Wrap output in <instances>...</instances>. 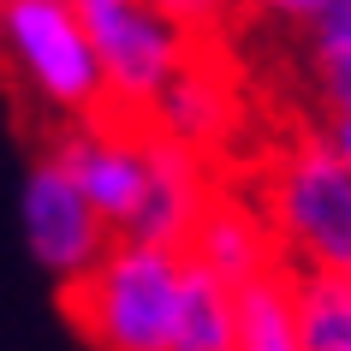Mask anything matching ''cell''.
Here are the masks:
<instances>
[{
  "label": "cell",
  "mask_w": 351,
  "mask_h": 351,
  "mask_svg": "<svg viewBox=\"0 0 351 351\" xmlns=\"http://www.w3.org/2000/svg\"><path fill=\"white\" fill-rule=\"evenodd\" d=\"M0 72L12 77V90L42 108L60 125L108 113V84L101 60L72 12V0H6L0 12Z\"/></svg>",
  "instance_id": "cell-2"
},
{
  "label": "cell",
  "mask_w": 351,
  "mask_h": 351,
  "mask_svg": "<svg viewBox=\"0 0 351 351\" xmlns=\"http://www.w3.org/2000/svg\"><path fill=\"white\" fill-rule=\"evenodd\" d=\"M328 0H239L244 19H268V24H292V30H304V24L322 12Z\"/></svg>",
  "instance_id": "cell-15"
},
{
  "label": "cell",
  "mask_w": 351,
  "mask_h": 351,
  "mask_svg": "<svg viewBox=\"0 0 351 351\" xmlns=\"http://www.w3.org/2000/svg\"><path fill=\"white\" fill-rule=\"evenodd\" d=\"M322 137H328V149L339 155V167L351 173V108H339V113H328V125H322Z\"/></svg>",
  "instance_id": "cell-16"
},
{
  "label": "cell",
  "mask_w": 351,
  "mask_h": 351,
  "mask_svg": "<svg viewBox=\"0 0 351 351\" xmlns=\"http://www.w3.org/2000/svg\"><path fill=\"white\" fill-rule=\"evenodd\" d=\"M304 66L328 113L351 108V0H328L304 24Z\"/></svg>",
  "instance_id": "cell-12"
},
{
  "label": "cell",
  "mask_w": 351,
  "mask_h": 351,
  "mask_svg": "<svg viewBox=\"0 0 351 351\" xmlns=\"http://www.w3.org/2000/svg\"><path fill=\"white\" fill-rule=\"evenodd\" d=\"M185 256L197 262V268H208L215 280H226L232 292L286 268L268 215L256 208V197H239V191H221V197L208 203V215H203V226H197V239H191Z\"/></svg>",
  "instance_id": "cell-9"
},
{
  "label": "cell",
  "mask_w": 351,
  "mask_h": 351,
  "mask_svg": "<svg viewBox=\"0 0 351 351\" xmlns=\"http://www.w3.org/2000/svg\"><path fill=\"white\" fill-rule=\"evenodd\" d=\"M0 12H6V0H0Z\"/></svg>",
  "instance_id": "cell-17"
},
{
  "label": "cell",
  "mask_w": 351,
  "mask_h": 351,
  "mask_svg": "<svg viewBox=\"0 0 351 351\" xmlns=\"http://www.w3.org/2000/svg\"><path fill=\"white\" fill-rule=\"evenodd\" d=\"M173 30H185L197 48H215L226 36V24L239 19V0H149Z\"/></svg>",
  "instance_id": "cell-14"
},
{
  "label": "cell",
  "mask_w": 351,
  "mask_h": 351,
  "mask_svg": "<svg viewBox=\"0 0 351 351\" xmlns=\"http://www.w3.org/2000/svg\"><path fill=\"white\" fill-rule=\"evenodd\" d=\"M72 12L84 19V30L95 42L108 113H125V119H143L155 108V95L197 54V42L185 30H173L149 0H72Z\"/></svg>",
  "instance_id": "cell-4"
},
{
  "label": "cell",
  "mask_w": 351,
  "mask_h": 351,
  "mask_svg": "<svg viewBox=\"0 0 351 351\" xmlns=\"http://www.w3.org/2000/svg\"><path fill=\"white\" fill-rule=\"evenodd\" d=\"M232 315H239V292L185 256V292H179L173 351H232Z\"/></svg>",
  "instance_id": "cell-11"
},
{
  "label": "cell",
  "mask_w": 351,
  "mask_h": 351,
  "mask_svg": "<svg viewBox=\"0 0 351 351\" xmlns=\"http://www.w3.org/2000/svg\"><path fill=\"white\" fill-rule=\"evenodd\" d=\"M215 197H221L215 167L185 155V149H173V143H161L149 131V179H143V197H137L119 239L161 244V250H191V239H197V226H203Z\"/></svg>",
  "instance_id": "cell-8"
},
{
  "label": "cell",
  "mask_w": 351,
  "mask_h": 351,
  "mask_svg": "<svg viewBox=\"0 0 351 351\" xmlns=\"http://www.w3.org/2000/svg\"><path fill=\"white\" fill-rule=\"evenodd\" d=\"M304 351H351V280L346 274H292Z\"/></svg>",
  "instance_id": "cell-13"
},
{
  "label": "cell",
  "mask_w": 351,
  "mask_h": 351,
  "mask_svg": "<svg viewBox=\"0 0 351 351\" xmlns=\"http://www.w3.org/2000/svg\"><path fill=\"white\" fill-rule=\"evenodd\" d=\"M179 292H185V250L119 239L101 268L66 292V310L95 351H173Z\"/></svg>",
  "instance_id": "cell-3"
},
{
  "label": "cell",
  "mask_w": 351,
  "mask_h": 351,
  "mask_svg": "<svg viewBox=\"0 0 351 351\" xmlns=\"http://www.w3.org/2000/svg\"><path fill=\"white\" fill-rule=\"evenodd\" d=\"M256 208L274 226V244L292 274L351 280V173L322 131L280 143L262 167Z\"/></svg>",
  "instance_id": "cell-1"
},
{
  "label": "cell",
  "mask_w": 351,
  "mask_h": 351,
  "mask_svg": "<svg viewBox=\"0 0 351 351\" xmlns=\"http://www.w3.org/2000/svg\"><path fill=\"white\" fill-rule=\"evenodd\" d=\"M19 221H24V250H30V262L54 280L60 292H72L84 274H95L101 256L119 244L113 226L90 208V197L66 179V167H60L48 149L24 167Z\"/></svg>",
  "instance_id": "cell-5"
},
{
  "label": "cell",
  "mask_w": 351,
  "mask_h": 351,
  "mask_svg": "<svg viewBox=\"0 0 351 351\" xmlns=\"http://www.w3.org/2000/svg\"><path fill=\"white\" fill-rule=\"evenodd\" d=\"M143 125L161 137V143L185 149L197 161L215 167L232 137L244 125V90H239V72L226 66L215 48H197L185 60V72L173 77L161 95H155V108L143 113Z\"/></svg>",
  "instance_id": "cell-7"
},
{
  "label": "cell",
  "mask_w": 351,
  "mask_h": 351,
  "mask_svg": "<svg viewBox=\"0 0 351 351\" xmlns=\"http://www.w3.org/2000/svg\"><path fill=\"white\" fill-rule=\"evenodd\" d=\"M48 155L66 167V179L90 197V208L119 239L149 179V125L125 119V113H95V119L60 125L48 137Z\"/></svg>",
  "instance_id": "cell-6"
},
{
  "label": "cell",
  "mask_w": 351,
  "mask_h": 351,
  "mask_svg": "<svg viewBox=\"0 0 351 351\" xmlns=\"http://www.w3.org/2000/svg\"><path fill=\"white\" fill-rule=\"evenodd\" d=\"M232 351H304L292 304V268L262 274L239 286V315H232Z\"/></svg>",
  "instance_id": "cell-10"
}]
</instances>
